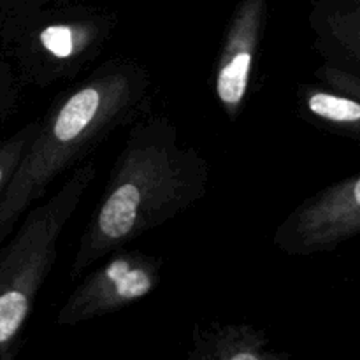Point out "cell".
<instances>
[{
  "label": "cell",
  "instance_id": "cell-1",
  "mask_svg": "<svg viewBox=\"0 0 360 360\" xmlns=\"http://www.w3.org/2000/svg\"><path fill=\"white\" fill-rule=\"evenodd\" d=\"M207 183V162L179 141L169 120L141 122L116 158L69 276L76 280L101 259L171 221L204 197Z\"/></svg>",
  "mask_w": 360,
  "mask_h": 360
},
{
  "label": "cell",
  "instance_id": "cell-2",
  "mask_svg": "<svg viewBox=\"0 0 360 360\" xmlns=\"http://www.w3.org/2000/svg\"><path fill=\"white\" fill-rule=\"evenodd\" d=\"M144 88L146 77L137 67H105L70 91L39 123L20 165L0 195V241L60 172L81 160L136 111Z\"/></svg>",
  "mask_w": 360,
  "mask_h": 360
},
{
  "label": "cell",
  "instance_id": "cell-3",
  "mask_svg": "<svg viewBox=\"0 0 360 360\" xmlns=\"http://www.w3.org/2000/svg\"><path fill=\"white\" fill-rule=\"evenodd\" d=\"M97 176L91 162L81 164L67 181L32 210L0 252V360H13L41 288L53 271L58 241L88 186Z\"/></svg>",
  "mask_w": 360,
  "mask_h": 360
},
{
  "label": "cell",
  "instance_id": "cell-4",
  "mask_svg": "<svg viewBox=\"0 0 360 360\" xmlns=\"http://www.w3.org/2000/svg\"><path fill=\"white\" fill-rule=\"evenodd\" d=\"M360 236V172L326 186L299 204L274 232L288 255H316Z\"/></svg>",
  "mask_w": 360,
  "mask_h": 360
},
{
  "label": "cell",
  "instance_id": "cell-5",
  "mask_svg": "<svg viewBox=\"0 0 360 360\" xmlns=\"http://www.w3.org/2000/svg\"><path fill=\"white\" fill-rule=\"evenodd\" d=\"M160 262L137 252H115L88 274L56 315L58 326L72 327L134 304L157 288Z\"/></svg>",
  "mask_w": 360,
  "mask_h": 360
},
{
  "label": "cell",
  "instance_id": "cell-6",
  "mask_svg": "<svg viewBox=\"0 0 360 360\" xmlns=\"http://www.w3.org/2000/svg\"><path fill=\"white\" fill-rule=\"evenodd\" d=\"M266 18V0H241L225 34L217 65V97L229 118L241 112Z\"/></svg>",
  "mask_w": 360,
  "mask_h": 360
},
{
  "label": "cell",
  "instance_id": "cell-7",
  "mask_svg": "<svg viewBox=\"0 0 360 360\" xmlns=\"http://www.w3.org/2000/svg\"><path fill=\"white\" fill-rule=\"evenodd\" d=\"M315 77L301 94L302 111L316 125L360 143V74L326 60Z\"/></svg>",
  "mask_w": 360,
  "mask_h": 360
},
{
  "label": "cell",
  "instance_id": "cell-8",
  "mask_svg": "<svg viewBox=\"0 0 360 360\" xmlns=\"http://www.w3.org/2000/svg\"><path fill=\"white\" fill-rule=\"evenodd\" d=\"M315 30L327 62L360 74V0H329Z\"/></svg>",
  "mask_w": 360,
  "mask_h": 360
},
{
  "label": "cell",
  "instance_id": "cell-9",
  "mask_svg": "<svg viewBox=\"0 0 360 360\" xmlns=\"http://www.w3.org/2000/svg\"><path fill=\"white\" fill-rule=\"evenodd\" d=\"M183 360H283L266 336L245 323L217 326L199 338Z\"/></svg>",
  "mask_w": 360,
  "mask_h": 360
},
{
  "label": "cell",
  "instance_id": "cell-10",
  "mask_svg": "<svg viewBox=\"0 0 360 360\" xmlns=\"http://www.w3.org/2000/svg\"><path fill=\"white\" fill-rule=\"evenodd\" d=\"M37 129L39 123H32V125L25 127V129H21L20 132L14 134L13 137H9V139L0 144V195L6 190L11 178H13L14 171L20 165L21 158L27 151V146L30 144Z\"/></svg>",
  "mask_w": 360,
  "mask_h": 360
},
{
  "label": "cell",
  "instance_id": "cell-11",
  "mask_svg": "<svg viewBox=\"0 0 360 360\" xmlns=\"http://www.w3.org/2000/svg\"><path fill=\"white\" fill-rule=\"evenodd\" d=\"M41 42L56 56H69L74 51V34L69 27L53 25L41 34Z\"/></svg>",
  "mask_w": 360,
  "mask_h": 360
}]
</instances>
